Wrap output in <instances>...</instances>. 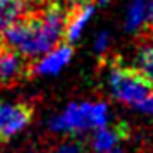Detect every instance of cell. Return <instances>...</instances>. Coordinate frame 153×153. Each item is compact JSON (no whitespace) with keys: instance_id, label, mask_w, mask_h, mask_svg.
<instances>
[{"instance_id":"cell-1","label":"cell","mask_w":153,"mask_h":153,"mask_svg":"<svg viewBox=\"0 0 153 153\" xmlns=\"http://www.w3.org/2000/svg\"><path fill=\"white\" fill-rule=\"evenodd\" d=\"M65 10L59 2H45L29 7L24 14L4 29L2 43L22 55L33 57L55 48L64 40Z\"/></svg>"},{"instance_id":"cell-2","label":"cell","mask_w":153,"mask_h":153,"mask_svg":"<svg viewBox=\"0 0 153 153\" xmlns=\"http://www.w3.org/2000/svg\"><path fill=\"white\" fill-rule=\"evenodd\" d=\"M108 120L107 103H71L65 110L53 117L52 131L55 132H83L90 129H98Z\"/></svg>"},{"instance_id":"cell-3","label":"cell","mask_w":153,"mask_h":153,"mask_svg":"<svg viewBox=\"0 0 153 153\" xmlns=\"http://www.w3.org/2000/svg\"><path fill=\"white\" fill-rule=\"evenodd\" d=\"M112 95L122 103L139 107L145 98L153 91V83H150L145 74L134 65L114 64L108 74Z\"/></svg>"},{"instance_id":"cell-4","label":"cell","mask_w":153,"mask_h":153,"mask_svg":"<svg viewBox=\"0 0 153 153\" xmlns=\"http://www.w3.org/2000/svg\"><path fill=\"white\" fill-rule=\"evenodd\" d=\"M33 76V59L7 47L0 40V88H16Z\"/></svg>"},{"instance_id":"cell-5","label":"cell","mask_w":153,"mask_h":153,"mask_svg":"<svg viewBox=\"0 0 153 153\" xmlns=\"http://www.w3.org/2000/svg\"><path fill=\"white\" fill-rule=\"evenodd\" d=\"M33 114L35 108L28 102L0 105V143H5L22 131L31 122Z\"/></svg>"},{"instance_id":"cell-6","label":"cell","mask_w":153,"mask_h":153,"mask_svg":"<svg viewBox=\"0 0 153 153\" xmlns=\"http://www.w3.org/2000/svg\"><path fill=\"white\" fill-rule=\"evenodd\" d=\"M93 14L91 2H74L72 7L65 12V28H64V40L67 43L76 42L86 21Z\"/></svg>"},{"instance_id":"cell-7","label":"cell","mask_w":153,"mask_h":153,"mask_svg":"<svg viewBox=\"0 0 153 153\" xmlns=\"http://www.w3.org/2000/svg\"><path fill=\"white\" fill-rule=\"evenodd\" d=\"M129 132V127L124 122H119L114 126H102L91 138V148L97 153H110L115 145H119L122 139H126Z\"/></svg>"},{"instance_id":"cell-8","label":"cell","mask_w":153,"mask_h":153,"mask_svg":"<svg viewBox=\"0 0 153 153\" xmlns=\"http://www.w3.org/2000/svg\"><path fill=\"white\" fill-rule=\"evenodd\" d=\"M71 57H72V48L69 43L57 45L43 59H40L38 62H33V76H36V74H57L71 60Z\"/></svg>"},{"instance_id":"cell-9","label":"cell","mask_w":153,"mask_h":153,"mask_svg":"<svg viewBox=\"0 0 153 153\" xmlns=\"http://www.w3.org/2000/svg\"><path fill=\"white\" fill-rule=\"evenodd\" d=\"M29 2L31 0H0V35L28 10Z\"/></svg>"},{"instance_id":"cell-10","label":"cell","mask_w":153,"mask_h":153,"mask_svg":"<svg viewBox=\"0 0 153 153\" xmlns=\"http://www.w3.org/2000/svg\"><path fill=\"white\" fill-rule=\"evenodd\" d=\"M134 67L141 71L150 83H153V33L143 35V45L138 48Z\"/></svg>"},{"instance_id":"cell-11","label":"cell","mask_w":153,"mask_h":153,"mask_svg":"<svg viewBox=\"0 0 153 153\" xmlns=\"http://www.w3.org/2000/svg\"><path fill=\"white\" fill-rule=\"evenodd\" d=\"M148 7L150 5L145 0H134L129 7V14H127V28L134 29L141 22H145V19L148 17Z\"/></svg>"},{"instance_id":"cell-12","label":"cell","mask_w":153,"mask_h":153,"mask_svg":"<svg viewBox=\"0 0 153 153\" xmlns=\"http://www.w3.org/2000/svg\"><path fill=\"white\" fill-rule=\"evenodd\" d=\"M52 153H88V148L79 141H65L55 146V150Z\"/></svg>"},{"instance_id":"cell-13","label":"cell","mask_w":153,"mask_h":153,"mask_svg":"<svg viewBox=\"0 0 153 153\" xmlns=\"http://www.w3.org/2000/svg\"><path fill=\"white\" fill-rule=\"evenodd\" d=\"M138 108H141V110H145L148 112V114H153V91L148 95V97L145 98V102L139 105Z\"/></svg>"},{"instance_id":"cell-14","label":"cell","mask_w":153,"mask_h":153,"mask_svg":"<svg viewBox=\"0 0 153 153\" xmlns=\"http://www.w3.org/2000/svg\"><path fill=\"white\" fill-rule=\"evenodd\" d=\"M107 42H108V36H107V33H102V35L98 36L97 43H95V48H97L98 52L105 50V47H107Z\"/></svg>"},{"instance_id":"cell-15","label":"cell","mask_w":153,"mask_h":153,"mask_svg":"<svg viewBox=\"0 0 153 153\" xmlns=\"http://www.w3.org/2000/svg\"><path fill=\"white\" fill-rule=\"evenodd\" d=\"M148 19H150V24H152V29H150V33H153V4L148 7Z\"/></svg>"},{"instance_id":"cell-16","label":"cell","mask_w":153,"mask_h":153,"mask_svg":"<svg viewBox=\"0 0 153 153\" xmlns=\"http://www.w3.org/2000/svg\"><path fill=\"white\" fill-rule=\"evenodd\" d=\"M74 2H93V0H72V4Z\"/></svg>"},{"instance_id":"cell-17","label":"cell","mask_w":153,"mask_h":153,"mask_svg":"<svg viewBox=\"0 0 153 153\" xmlns=\"http://www.w3.org/2000/svg\"><path fill=\"white\" fill-rule=\"evenodd\" d=\"M114 153H120V152H114Z\"/></svg>"}]
</instances>
